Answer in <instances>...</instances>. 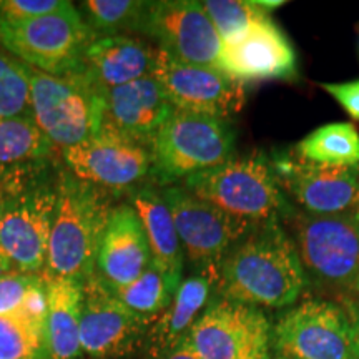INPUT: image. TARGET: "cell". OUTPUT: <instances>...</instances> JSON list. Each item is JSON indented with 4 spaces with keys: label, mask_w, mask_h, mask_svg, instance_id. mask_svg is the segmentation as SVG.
<instances>
[{
    "label": "cell",
    "mask_w": 359,
    "mask_h": 359,
    "mask_svg": "<svg viewBox=\"0 0 359 359\" xmlns=\"http://www.w3.org/2000/svg\"><path fill=\"white\" fill-rule=\"evenodd\" d=\"M308 283L298 250L280 219L257 224L224 255L218 266L222 298L257 308H286Z\"/></svg>",
    "instance_id": "cell-1"
},
{
    "label": "cell",
    "mask_w": 359,
    "mask_h": 359,
    "mask_svg": "<svg viewBox=\"0 0 359 359\" xmlns=\"http://www.w3.org/2000/svg\"><path fill=\"white\" fill-rule=\"evenodd\" d=\"M114 208L102 188L85 183L72 173L57 180L45 278H70L83 283L95 273L97 253Z\"/></svg>",
    "instance_id": "cell-2"
},
{
    "label": "cell",
    "mask_w": 359,
    "mask_h": 359,
    "mask_svg": "<svg viewBox=\"0 0 359 359\" xmlns=\"http://www.w3.org/2000/svg\"><path fill=\"white\" fill-rule=\"evenodd\" d=\"M180 187L251 224L288 218L294 212L278 185L271 161L263 154L231 158L217 168L183 180Z\"/></svg>",
    "instance_id": "cell-3"
},
{
    "label": "cell",
    "mask_w": 359,
    "mask_h": 359,
    "mask_svg": "<svg viewBox=\"0 0 359 359\" xmlns=\"http://www.w3.org/2000/svg\"><path fill=\"white\" fill-rule=\"evenodd\" d=\"M151 173L158 185L173 183L226 163L235 154V130L217 116L175 110L150 142Z\"/></svg>",
    "instance_id": "cell-4"
},
{
    "label": "cell",
    "mask_w": 359,
    "mask_h": 359,
    "mask_svg": "<svg viewBox=\"0 0 359 359\" xmlns=\"http://www.w3.org/2000/svg\"><path fill=\"white\" fill-rule=\"evenodd\" d=\"M95 34L69 4L60 12L39 19L0 22V43L30 69L57 77H69L77 69L85 48Z\"/></svg>",
    "instance_id": "cell-5"
},
{
    "label": "cell",
    "mask_w": 359,
    "mask_h": 359,
    "mask_svg": "<svg viewBox=\"0 0 359 359\" xmlns=\"http://www.w3.org/2000/svg\"><path fill=\"white\" fill-rule=\"evenodd\" d=\"M304 271L321 283L353 286L359 275V208L334 215L288 217Z\"/></svg>",
    "instance_id": "cell-6"
},
{
    "label": "cell",
    "mask_w": 359,
    "mask_h": 359,
    "mask_svg": "<svg viewBox=\"0 0 359 359\" xmlns=\"http://www.w3.org/2000/svg\"><path fill=\"white\" fill-rule=\"evenodd\" d=\"M30 116L53 147L79 145L102 128V97L72 77L30 69Z\"/></svg>",
    "instance_id": "cell-7"
},
{
    "label": "cell",
    "mask_w": 359,
    "mask_h": 359,
    "mask_svg": "<svg viewBox=\"0 0 359 359\" xmlns=\"http://www.w3.org/2000/svg\"><path fill=\"white\" fill-rule=\"evenodd\" d=\"M273 349L286 359H353L351 311L333 302L306 299L273 326Z\"/></svg>",
    "instance_id": "cell-8"
},
{
    "label": "cell",
    "mask_w": 359,
    "mask_h": 359,
    "mask_svg": "<svg viewBox=\"0 0 359 359\" xmlns=\"http://www.w3.org/2000/svg\"><path fill=\"white\" fill-rule=\"evenodd\" d=\"M201 359H271L273 325L262 308L219 298L188 334Z\"/></svg>",
    "instance_id": "cell-9"
},
{
    "label": "cell",
    "mask_w": 359,
    "mask_h": 359,
    "mask_svg": "<svg viewBox=\"0 0 359 359\" xmlns=\"http://www.w3.org/2000/svg\"><path fill=\"white\" fill-rule=\"evenodd\" d=\"M161 198L173 217L183 257L198 269L218 268L231 246L257 226L222 212L180 185L165 187Z\"/></svg>",
    "instance_id": "cell-10"
},
{
    "label": "cell",
    "mask_w": 359,
    "mask_h": 359,
    "mask_svg": "<svg viewBox=\"0 0 359 359\" xmlns=\"http://www.w3.org/2000/svg\"><path fill=\"white\" fill-rule=\"evenodd\" d=\"M151 75L175 110L217 116L228 122L246 103L245 83L213 67L180 62L160 48H155Z\"/></svg>",
    "instance_id": "cell-11"
},
{
    "label": "cell",
    "mask_w": 359,
    "mask_h": 359,
    "mask_svg": "<svg viewBox=\"0 0 359 359\" xmlns=\"http://www.w3.org/2000/svg\"><path fill=\"white\" fill-rule=\"evenodd\" d=\"M140 32L158 43L160 50L180 62L219 70L223 40L208 13L196 0L147 2Z\"/></svg>",
    "instance_id": "cell-12"
},
{
    "label": "cell",
    "mask_w": 359,
    "mask_h": 359,
    "mask_svg": "<svg viewBox=\"0 0 359 359\" xmlns=\"http://www.w3.org/2000/svg\"><path fill=\"white\" fill-rule=\"evenodd\" d=\"M62 156L69 173L102 190H132L151 173L150 148L109 127L79 145L64 148Z\"/></svg>",
    "instance_id": "cell-13"
},
{
    "label": "cell",
    "mask_w": 359,
    "mask_h": 359,
    "mask_svg": "<svg viewBox=\"0 0 359 359\" xmlns=\"http://www.w3.org/2000/svg\"><path fill=\"white\" fill-rule=\"evenodd\" d=\"M55 206L57 185L47 180L11 206L0 222V275H42Z\"/></svg>",
    "instance_id": "cell-14"
},
{
    "label": "cell",
    "mask_w": 359,
    "mask_h": 359,
    "mask_svg": "<svg viewBox=\"0 0 359 359\" xmlns=\"http://www.w3.org/2000/svg\"><path fill=\"white\" fill-rule=\"evenodd\" d=\"M148 323L120 302L95 271L83 281L80 344L92 359H120L143 346Z\"/></svg>",
    "instance_id": "cell-15"
},
{
    "label": "cell",
    "mask_w": 359,
    "mask_h": 359,
    "mask_svg": "<svg viewBox=\"0 0 359 359\" xmlns=\"http://www.w3.org/2000/svg\"><path fill=\"white\" fill-rule=\"evenodd\" d=\"M269 161L283 193L306 213L334 215L359 208V165L327 167L294 155H275Z\"/></svg>",
    "instance_id": "cell-16"
},
{
    "label": "cell",
    "mask_w": 359,
    "mask_h": 359,
    "mask_svg": "<svg viewBox=\"0 0 359 359\" xmlns=\"http://www.w3.org/2000/svg\"><path fill=\"white\" fill-rule=\"evenodd\" d=\"M155 48L130 35H107L85 48L77 69L69 77L77 79L97 95L151 75Z\"/></svg>",
    "instance_id": "cell-17"
},
{
    "label": "cell",
    "mask_w": 359,
    "mask_h": 359,
    "mask_svg": "<svg viewBox=\"0 0 359 359\" xmlns=\"http://www.w3.org/2000/svg\"><path fill=\"white\" fill-rule=\"evenodd\" d=\"M219 70L241 83L288 80L296 75V53L275 20L268 19L238 42L223 45Z\"/></svg>",
    "instance_id": "cell-18"
},
{
    "label": "cell",
    "mask_w": 359,
    "mask_h": 359,
    "mask_svg": "<svg viewBox=\"0 0 359 359\" xmlns=\"http://www.w3.org/2000/svg\"><path fill=\"white\" fill-rule=\"evenodd\" d=\"M102 107V127H109L147 147L175 111L154 75L103 93Z\"/></svg>",
    "instance_id": "cell-19"
},
{
    "label": "cell",
    "mask_w": 359,
    "mask_h": 359,
    "mask_svg": "<svg viewBox=\"0 0 359 359\" xmlns=\"http://www.w3.org/2000/svg\"><path fill=\"white\" fill-rule=\"evenodd\" d=\"M151 264L140 218L132 205L114 208L97 253L95 271L111 290L133 283Z\"/></svg>",
    "instance_id": "cell-20"
},
{
    "label": "cell",
    "mask_w": 359,
    "mask_h": 359,
    "mask_svg": "<svg viewBox=\"0 0 359 359\" xmlns=\"http://www.w3.org/2000/svg\"><path fill=\"white\" fill-rule=\"evenodd\" d=\"M218 285V268L198 269L180 283L172 303L148 326L143 348L145 358L156 356L188 338L193 325L210 304V296Z\"/></svg>",
    "instance_id": "cell-21"
},
{
    "label": "cell",
    "mask_w": 359,
    "mask_h": 359,
    "mask_svg": "<svg viewBox=\"0 0 359 359\" xmlns=\"http://www.w3.org/2000/svg\"><path fill=\"white\" fill-rule=\"evenodd\" d=\"M45 288L47 359H80L83 356L80 344L83 283L70 278H45Z\"/></svg>",
    "instance_id": "cell-22"
},
{
    "label": "cell",
    "mask_w": 359,
    "mask_h": 359,
    "mask_svg": "<svg viewBox=\"0 0 359 359\" xmlns=\"http://www.w3.org/2000/svg\"><path fill=\"white\" fill-rule=\"evenodd\" d=\"M132 206L145 230L151 263L178 288L183 281V250L173 217L161 193L140 187L133 193Z\"/></svg>",
    "instance_id": "cell-23"
},
{
    "label": "cell",
    "mask_w": 359,
    "mask_h": 359,
    "mask_svg": "<svg viewBox=\"0 0 359 359\" xmlns=\"http://www.w3.org/2000/svg\"><path fill=\"white\" fill-rule=\"evenodd\" d=\"M293 155L327 167H358L359 132L348 122L321 125L296 143Z\"/></svg>",
    "instance_id": "cell-24"
},
{
    "label": "cell",
    "mask_w": 359,
    "mask_h": 359,
    "mask_svg": "<svg viewBox=\"0 0 359 359\" xmlns=\"http://www.w3.org/2000/svg\"><path fill=\"white\" fill-rule=\"evenodd\" d=\"M53 148L32 116H0V165L45 161Z\"/></svg>",
    "instance_id": "cell-25"
},
{
    "label": "cell",
    "mask_w": 359,
    "mask_h": 359,
    "mask_svg": "<svg viewBox=\"0 0 359 359\" xmlns=\"http://www.w3.org/2000/svg\"><path fill=\"white\" fill-rule=\"evenodd\" d=\"M177 290V286L151 263L133 283L114 291L125 306L151 325L168 308Z\"/></svg>",
    "instance_id": "cell-26"
},
{
    "label": "cell",
    "mask_w": 359,
    "mask_h": 359,
    "mask_svg": "<svg viewBox=\"0 0 359 359\" xmlns=\"http://www.w3.org/2000/svg\"><path fill=\"white\" fill-rule=\"evenodd\" d=\"M201 6L213 22L223 45L238 42L262 22L271 19L255 0H205Z\"/></svg>",
    "instance_id": "cell-27"
},
{
    "label": "cell",
    "mask_w": 359,
    "mask_h": 359,
    "mask_svg": "<svg viewBox=\"0 0 359 359\" xmlns=\"http://www.w3.org/2000/svg\"><path fill=\"white\" fill-rule=\"evenodd\" d=\"M83 20L93 32L120 35L140 30L147 2L142 0H87L80 4Z\"/></svg>",
    "instance_id": "cell-28"
},
{
    "label": "cell",
    "mask_w": 359,
    "mask_h": 359,
    "mask_svg": "<svg viewBox=\"0 0 359 359\" xmlns=\"http://www.w3.org/2000/svg\"><path fill=\"white\" fill-rule=\"evenodd\" d=\"M0 359H47L45 327L19 314L0 316Z\"/></svg>",
    "instance_id": "cell-29"
},
{
    "label": "cell",
    "mask_w": 359,
    "mask_h": 359,
    "mask_svg": "<svg viewBox=\"0 0 359 359\" xmlns=\"http://www.w3.org/2000/svg\"><path fill=\"white\" fill-rule=\"evenodd\" d=\"M0 116H30L29 67L0 52Z\"/></svg>",
    "instance_id": "cell-30"
},
{
    "label": "cell",
    "mask_w": 359,
    "mask_h": 359,
    "mask_svg": "<svg viewBox=\"0 0 359 359\" xmlns=\"http://www.w3.org/2000/svg\"><path fill=\"white\" fill-rule=\"evenodd\" d=\"M43 180H47L43 161L0 165V222L15 201Z\"/></svg>",
    "instance_id": "cell-31"
},
{
    "label": "cell",
    "mask_w": 359,
    "mask_h": 359,
    "mask_svg": "<svg viewBox=\"0 0 359 359\" xmlns=\"http://www.w3.org/2000/svg\"><path fill=\"white\" fill-rule=\"evenodd\" d=\"M70 2L65 0H0V22H25L60 12Z\"/></svg>",
    "instance_id": "cell-32"
},
{
    "label": "cell",
    "mask_w": 359,
    "mask_h": 359,
    "mask_svg": "<svg viewBox=\"0 0 359 359\" xmlns=\"http://www.w3.org/2000/svg\"><path fill=\"white\" fill-rule=\"evenodd\" d=\"M40 280V275L4 273L0 275V316H12L20 311L29 291Z\"/></svg>",
    "instance_id": "cell-33"
},
{
    "label": "cell",
    "mask_w": 359,
    "mask_h": 359,
    "mask_svg": "<svg viewBox=\"0 0 359 359\" xmlns=\"http://www.w3.org/2000/svg\"><path fill=\"white\" fill-rule=\"evenodd\" d=\"M321 88L330 93L351 118L359 122V80L339 83H321Z\"/></svg>",
    "instance_id": "cell-34"
},
{
    "label": "cell",
    "mask_w": 359,
    "mask_h": 359,
    "mask_svg": "<svg viewBox=\"0 0 359 359\" xmlns=\"http://www.w3.org/2000/svg\"><path fill=\"white\" fill-rule=\"evenodd\" d=\"M147 359H201V358L195 353V349L191 348L190 341H188V338H187L185 341H182V343L177 344L175 348L167 349V351L156 354V356L147 358Z\"/></svg>",
    "instance_id": "cell-35"
},
{
    "label": "cell",
    "mask_w": 359,
    "mask_h": 359,
    "mask_svg": "<svg viewBox=\"0 0 359 359\" xmlns=\"http://www.w3.org/2000/svg\"><path fill=\"white\" fill-rule=\"evenodd\" d=\"M353 316V323H354V356L353 359H359V311L356 306L349 308Z\"/></svg>",
    "instance_id": "cell-36"
},
{
    "label": "cell",
    "mask_w": 359,
    "mask_h": 359,
    "mask_svg": "<svg viewBox=\"0 0 359 359\" xmlns=\"http://www.w3.org/2000/svg\"><path fill=\"white\" fill-rule=\"evenodd\" d=\"M255 2H257L258 6L268 13L271 11H275V8H278V7L285 6V2H283V0H273V2H269V0H255Z\"/></svg>",
    "instance_id": "cell-37"
},
{
    "label": "cell",
    "mask_w": 359,
    "mask_h": 359,
    "mask_svg": "<svg viewBox=\"0 0 359 359\" xmlns=\"http://www.w3.org/2000/svg\"><path fill=\"white\" fill-rule=\"evenodd\" d=\"M353 288H354V290H356V291H358V293H359V275H358V278H356V281H354Z\"/></svg>",
    "instance_id": "cell-38"
},
{
    "label": "cell",
    "mask_w": 359,
    "mask_h": 359,
    "mask_svg": "<svg viewBox=\"0 0 359 359\" xmlns=\"http://www.w3.org/2000/svg\"><path fill=\"white\" fill-rule=\"evenodd\" d=\"M275 359H286V358H281V356H276Z\"/></svg>",
    "instance_id": "cell-39"
},
{
    "label": "cell",
    "mask_w": 359,
    "mask_h": 359,
    "mask_svg": "<svg viewBox=\"0 0 359 359\" xmlns=\"http://www.w3.org/2000/svg\"><path fill=\"white\" fill-rule=\"evenodd\" d=\"M356 309H358V311H359V306H356Z\"/></svg>",
    "instance_id": "cell-40"
}]
</instances>
